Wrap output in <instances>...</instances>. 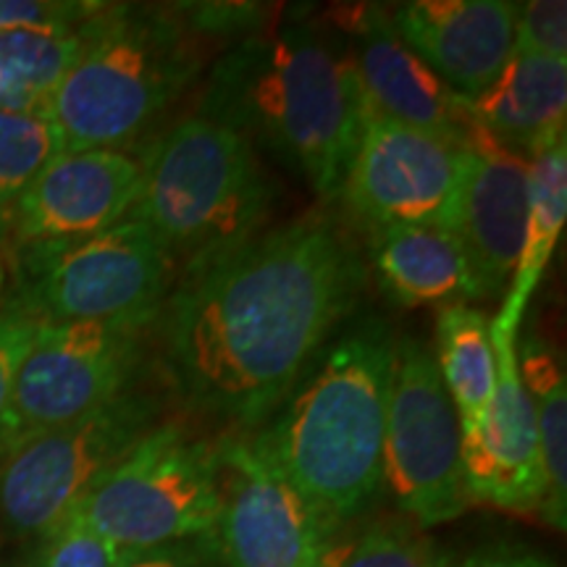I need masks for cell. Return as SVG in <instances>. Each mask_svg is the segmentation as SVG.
<instances>
[{
  "instance_id": "cell-4",
  "label": "cell",
  "mask_w": 567,
  "mask_h": 567,
  "mask_svg": "<svg viewBox=\"0 0 567 567\" xmlns=\"http://www.w3.org/2000/svg\"><path fill=\"white\" fill-rule=\"evenodd\" d=\"M218 24L208 9L105 6L42 111L63 151H124L151 130L200 74L205 40L221 34Z\"/></svg>"
},
{
  "instance_id": "cell-27",
  "label": "cell",
  "mask_w": 567,
  "mask_h": 567,
  "mask_svg": "<svg viewBox=\"0 0 567 567\" xmlns=\"http://www.w3.org/2000/svg\"><path fill=\"white\" fill-rule=\"evenodd\" d=\"M515 51L567 61L565 0H528V3H517Z\"/></svg>"
},
{
  "instance_id": "cell-28",
  "label": "cell",
  "mask_w": 567,
  "mask_h": 567,
  "mask_svg": "<svg viewBox=\"0 0 567 567\" xmlns=\"http://www.w3.org/2000/svg\"><path fill=\"white\" fill-rule=\"evenodd\" d=\"M105 3L84 0H0V32L69 30L97 17Z\"/></svg>"
},
{
  "instance_id": "cell-6",
  "label": "cell",
  "mask_w": 567,
  "mask_h": 567,
  "mask_svg": "<svg viewBox=\"0 0 567 567\" xmlns=\"http://www.w3.org/2000/svg\"><path fill=\"white\" fill-rule=\"evenodd\" d=\"M179 274L158 234L126 216L74 243L21 247L11 305L40 323L155 326Z\"/></svg>"
},
{
  "instance_id": "cell-1",
  "label": "cell",
  "mask_w": 567,
  "mask_h": 567,
  "mask_svg": "<svg viewBox=\"0 0 567 567\" xmlns=\"http://www.w3.org/2000/svg\"><path fill=\"white\" fill-rule=\"evenodd\" d=\"M368 287V260L323 210L255 234L179 276L155 326L163 368L193 413L258 429Z\"/></svg>"
},
{
  "instance_id": "cell-33",
  "label": "cell",
  "mask_w": 567,
  "mask_h": 567,
  "mask_svg": "<svg viewBox=\"0 0 567 567\" xmlns=\"http://www.w3.org/2000/svg\"><path fill=\"white\" fill-rule=\"evenodd\" d=\"M6 231H9V200L0 195V237H3Z\"/></svg>"
},
{
  "instance_id": "cell-29",
  "label": "cell",
  "mask_w": 567,
  "mask_h": 567,
  "mask_svg": "<svg viewBox=\"0 0 567 567\" xmlns=\"http://www.w3.org/2000/svg\"><path fill=\"white\" fill-rule=\"evenodd\" d=\"M38 318L24 313L17 305L9 302L6 308H0V417L9 405L13 379H17L21 360L38 337Z\"/></svg>"
},
{
  "instance_id": "cell-21",
  "label": "cell",
  "mask_w": 567,
  "mask_h": 567,
  "mask_svg": "<svg viewBox=\"0 0 567 567\" xmlns=\"http://www.w3.org/2000/svg\"><path fill=\"white\" fill-rule=\"evenodd\" d=\"M517 368L530 396L542 460L538 515L563 534L567 526V381L557 352L542 337L517 344Z\"/></svg>"
},
{
  "instance_id": "cell-9",
  "label": "cell",
  "mask_w": 567,
  "mask_h": 567,
  "mask_svg": "<svg viewBox=\"0 0 567 567\" xmlns=\"http://www.w3.org/2000/svg\"><path fill=\"white\" fill-rule=\"evenodd\" d=\"M147 329L145 323H40L0 417V460L130 392Z\"/></svg>"
},
{
  "instance_id": "cell-22",
  "label": "cell",
  "mask_w": 567,
  "mask_h": 567,
  "mask_svg": "<svg viewBox=\"0 0 567 567\" xmlns=\"http://www.w3.org/2000/svg\"><path fill=\"white\" fill-rule=\"evenodd\" d=\"M434 358L465 434L486 415L496 389L492 318L467 302L444 305L436 318Z\"/></svg>"
},
{
  "instance_id": "cell-14",
  "label": "cell",
  "mask_w": 567,
  "mask_h": 567,
  "mask_svg": "<svg viewBox=\"0 0 567 567\" xmlns=\"http://www.w3.org/2000/svg\"><path fill=\"white\" fill-rule=\"evenodd\" d=\"M528 218V161L486 130L460 147V176L442 229L455 239L478 297L509 287Z\"/></svg>"
},
{
  "instance_id": "cell-26",
  "label": "cell",
  "mask_w": 567,
  "mask_h": 567,
  "mask_svg": "<svg viewBox=\"0 0 567 567\" xmlns=\"http://www.w3.org/2000/svg\"><path fill=\"white\" fill-rule=\"evenodd\" d=\"M118 551L90 528L80 515H71L53 534L42 538L32 567H116Z\"/></svg>"
},
{
  "instance_id": "cell-17",
  "label": "cell",
  "mask_w": 567,
  "mask_h": 567,
  "mask_svg": "<svg viewBox=\"0 0 567 567\" xmlns=\"http://www.w3.org/2000/svg\"><path fill=\"white\" fill-rule=\"evenodd\" d=\"M515 13L509 0H413L389 11V19L439 80L473 101L515 51Z\"/></svg>"
},
{
  "instance_id": "cell-31",
  "label": "cell",
  "mask_w": 567,
  "mask_h": 567,
  "mask_svg": "<svg viewBox=\"0 0 567 567\" xmlns=\"http://www.w3.org/2000/svg\"><path fill=\"white\" fill-rule=\"evenodd\" d=\"M460 567H557L547 557L536 555V551L517 549V547H488L476 551L465 559Z\"/></svg>"
},
{
  "instance_id": "cell-7",
  "label": "cell",
  "mask_w": 567,
  "mask_h": 567,
  "mask_svg": "<svg viewBox=\"0 0 567 567\" xmlns=\"http://www.w3.org/2000/svg\"><path fill=\"white\" fill-rule=\"evenodd\" d=\"M216 513V444L176 421L140 439L74 509L118 551L205 538Z\"/></svg>"
},
{
  "instance_id": "cell-34",
  "label": "cell",
  "mask_w": 567,
  "mask_h": 567,
  "mask_svg": "<svg viewBox=\"0 0 567 567\" xmlns=\"http://www.w3.org/2000/svg\"><path fill=\"white\" fill-rule=\"evenodd\" d=\"M0 567H3V565H0Z\"/></svg>"
},
{
  "instance_id": "cell-11",
  "label": "cell",
  "mask_w": 567,
  "mask_h": 567,
  "mask_svg": "<svg viewBox=\"0 0 567 567\" xmlns=\"http://www.w3.org/2000/svg\"><path fill=\"white\" fill-rule=\"evenodd\" d=\"M216 460L218 567H321L331 530L252 436H221Z\"/></svg>"
},
{
  "instance_id": "cell-20",
  "label": "cell",
  "mask_w": 567,
  "mask_h": 567,
  "mask_svg": "<svg viewBox=\"0 0 567 567\" xmlns=\"http://www.w3.org/2000/svg\"><path fill=\"white\" fill-rule=\"evenodd\" d=\"M567 221V140L528 161V218L520 258L492 329L517 337L523 313L551 264Z\"/></svg>"
},
{
  "instance_id": "cell-10",
  "label": "cell",
  "mask_w": 567,
  "mask_h": 567,
  "mask_svg": "<svg viewBox=\"0 0 567 567\" xmlns=\"http://www.w3.org/2000/svg\"><path fill=\"white\" fill-rule=\"evenodd\" d=\"M384 486L415 526L465 513L463 431L434 352L415 337L394 342L384 429Z\"/></svg>"
},
{
  "instance_id": "cell-24",
  "label": "cell",
  "mask_w": 567,
  "mask_h": 567,
  "mask_svg": "<svg viewBox=\"0 0 567 567\" xmlns=\"http://www.w3.org/2000/svg\"><path fill=\"white\" fill-rule=\"evenodd\" d=\"M63 151L59 132L38 113L0 111V195L17 197Z\"/></svg>"
},
{
  "instance_id": "cell-3",
  "label": "cell",
  "mask_w": 567,
  "mask_h": 567,
  "mask_svg": "<svg viewBox=\"0 0 567 567\" xmlns=\"http://www.w3.org/2000/svg\"><path fill=\"white\" fill-rule=\"evenodd\" d=\"M392 329L363 318L318 352L252 442L334 534L384 486Z\"/></svg>"
},
{
  "instance_id": "cell-8",
  "label": "cell",
  "mask_w": 567,
  "mask_h": 567,
  "mask_svg": "<svg viewBox=\"0 0 567 567\" xmlns=\"http://www.w3.org/2000/svg\"><path fill=\"white\" fill-rule=\"evenodd\" d=\"M153 394H118L82 421L34 436L0 460V526L45 538L66 523L113 465L161 421Z\"/></svg>"
},
{
  "instance_id": "cell-25",
  "label": "cell",
  "mask_w": 567,
  "mask_h": 567,
  "mask_svg": "<svg viewBox=\"0 0 567 567\" xmlns=\"http://www.w3.org/2000/svg\"><path fill=\"white\" fill-rule=\"evenodd\" d=\"M321 567H439L434 544L413 528L379 523L326 547Z\"/></svg>"
},
{
  "instance_id": "cell-12",
  "label": "cell",
  "mask_w": 567,
  "mask_h": 567,
  "mask_svg": "<svg viewBox=\"0 0 567 567\" xmlns=\"http://www.w3.org/2000/svg\"><path fill=\"white\" fill-rule=\"evenodd\" d=\"M457 176L460 147L368 111L339 197L371 231L442 229Z\"/></svg>"
},
{
  "instance_id": "cell-19",
  "label": "cell",
  "mask_w": 567,
  "mask_h": 567,
  "mask_svg": "<svg viewBox=\"0 0 567 567\" xmlns=\"http://www.w3.org/2000/svg\"><path fill=\"white\" fill-rule=\"evenodd\" d=\"M371 268L381 292L402 308L481 300L457 243L439 226L373 231Z\"/></svg>"
},
{
  "instance_id": "cell-30",
  "label": "cell",
  "mask_w": 567,
  "mask_h": 567,
  "mask_svg": "<svg viewBox=\"0 0 567 567\" xmlns=\"http://www.w3.org/2000/svg\"><path fill=\"white\" fill-rule=\"evenodd\" d=\"M193 542V538H189ZM189 542L166 544V547L142 549V551H122L116 567H208L210 557V538L208 549L193 547Z\"/></svg>"
},
{
  "instance_id": "cell-16",
  "label": "cell",
  "mask_w": 567,
  "mask_h": 567,
  "mask_svg": "<svg viewBox=\"0 0 567 567\" xmlns=\"http://www.w3.org/2000/svg\"><path fill=\"white\" fill-rule=\"evenodd\" d=\"M496 389L486 415L463 434V486L467 505L509 513L542 507V460L534 405L517 368V337L492 329Z\"/></svg>"
},
{
  "instance_id": "cell-18",
  "label": "cell",
  "mask_w": 567,
  "mask_h": 567,
  "mask_svg": "<svg viewBox=\"0 0 567 567\" xmlns=\"http://www.w3.org/2000/svg\"><path fill=\"white\" fill-rule=\"evenodd\" d=\"M496 142L530 161L567 140V61L513 51L496 80L471 101Z\"/></svg>"
},
{
  "instance_id": "cell-15",
  "label": "cell",
  "mask_w": 567,
  "mask_h": 567,
  "mask_svg": "<svg viewBox=\"0 0 567 567\" xmlns=\"http://www.w3.org/2000/svg\"><path fill=\"white\" fill-rule=\"evenodd\" d=\"M142 166L130 151H61L9 205L19 247L90 237L130 216Z\"/></svg>"
},
{
  "instance_id": "cell-32",
  "label": "cell",
  "mask_w": 567,
  "mask_h": 567,
  "mask_svg": "<svg viewBox=\"0 0 567 567\" xmlns=\"http://www.w3.org/2000/svg\"><path fill=\"white\" fill-rule=\"evenodd\" d=\"M6 287H9V264H6V255L0 252V305H3Z\"/></svg>"
},
{
  "instance_id": "cell-5",
  "label": "cell",
  "mask_w": 567,
  "mask_h": 567,
  "mask_svg": "<svg viewBox=\"0 0 567 567\" xmlns=\"http://www.w3.org/2000/svg\"><path fill=\"white\" fill-rule=\"evenodd\" d=\"M130 216L158 234L179 271L266 231L276 187L252 142L195 113L147 145ZM179 274V276H182Z\"/></svg>"
},
{
  "instance_id": "cell-23",
  "label": "cell",
  "mask_w": 567,
  "mask_h": 567,
  "mask_svg": "<svg viewBox=\"0 0 567 567\" xmlns=\"http://www.w3.org/2000/svg\"><path fill=\"white\" fill-rule=\"evenodd\" d=\"M92 19L69 30L0 32V111L42 116L63 74L82 53Z\"/></svg>"
},
{
  "instance_id": "cell-13",
  "label": "cell",
  "mask_w": 567,
  "mask_h": 567,
  "mask_svg": "<svg viewBox=\"0 0 567 567\" xmlns=\"http://www.w3.org/2000/svg\"><path fill=\"white\" fill-rule=\"evenodd\" d=\"M337 19L368 111L455 147L471 145L484 132L473 118L471 101L439 80L400 40L389 11L381 6H350Z\"/></svg>"
},
{
  "instance_id": "cell-2",
  "label": "cell",
  "mask_w": 567,
  "mask_h": 567,
  "mask_svg": "<svg viewBox=\"0 0 567 567\" xmlns=\"http://www.w3.org/2000/svg\"><path fill=\"white\" fill-rule=\"evenodd\" d=\"M266 147L321 200L342 195L368 105L344 40L316 24L255 32L213 63L200 111Z\"/></svg>"
}]
</instances>
